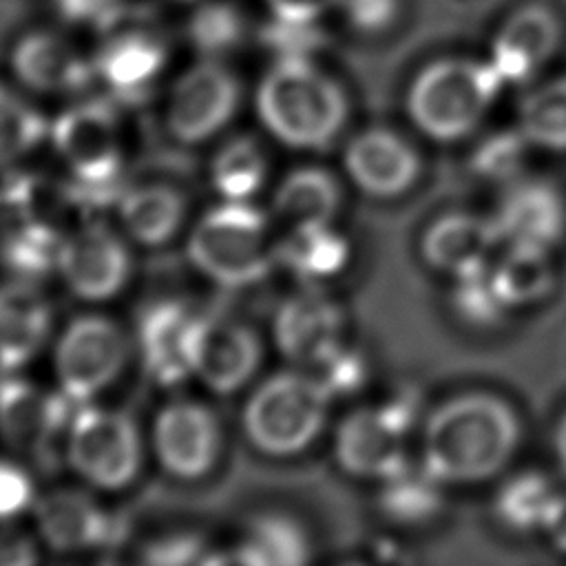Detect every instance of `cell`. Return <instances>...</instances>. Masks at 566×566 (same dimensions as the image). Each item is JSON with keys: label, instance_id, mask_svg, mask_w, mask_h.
Instances as JSON below:
<instances>
[{"label": "cell", "instance_id": "ab89813d", "mask_svg": "<svg viewBox=\"0 0 566 566\" xmlns=\"http://www.w3.org/2000/svg\"><path fill=\"white\" fill-rule=\"evenodd\" d=\"M352 27L365 33L385 31L398 13V0H343Z\"/></svg>", "mask_w": 566, "mask_h": 566}, {"label": "cell", "instance_id": "83f0119b", "mask_svg": "<svg viewBox=\"0 0 566 566\" xmlns=\"http://www.w3.org/2000/svg\"><path fill=\"white\" fill-rule=\"evenodd\" d=\"M349 256L345 239L332 226L290 228V234L279 245L283 265L303 279H323L336 274Z\"/></svg>", "mask_w": 566, "mask_h": 566}, {"label": "cell", "instance_id": "f1b7e54d", "mask_svg": "<svg viewBox=\"0 0 566 566\" xmlns=\"http://www.w3.org/2000/svg\"><path fill=\"white\" fill-rule=\"evenodd\" d=\"M493 285L506 307L531 305L553 287V265L548 252L533 248H506L491 270Z\"/></svg>", "mask_w": 566, "mask_h": 566}, {"label": "cell", "instance_id": "f35d334b", "mask_svg": "<svg viewBox=\"0 0 566 566\" xmlns=\"http://www.w3.org/2000/svg\"><path fill=\"white\" fill-rule=\"evenodd\" d=\"M35 504L29 473L13 462L0 460V522L20 515Z\"/></svg>", "mask_w": 566, "mask_h": 566}, {"label": "cell", "instance_id": "5bb4252c", "mask_svg": "<svg viewBox=\"0 0 566 566\" xmlns=\"http://www.w3.org/2000/svg\"><path fill=\"white\" fill-rule=\"evenodd\" d=\"M73 405L62 391L51 394L24 378L0 380V436L15 449L44 455L69 429Z\"/></svg>", "mask_w": 566, "mask_h": 566}, {"label": "cell", "instance_id": "30bf717a", "mask_svg": "<svg viewBox=\"0 0 566 566\" xmlns=\"http://www.w3.org/2000/svg\"><path fill=\"white\" fill-rule=\"evenodd\" d=\"M411 422L407 407L385 405L352 411L336 431L338 464L356 478H389L407 467L405 433Z\"/></svg>", "mask_w": 566, "mask_h": 566}, {"label": "cell", "instance_id": "5b68a950", "mask_svg": "<svg viewBox=\"0 0 566 566\" xmlns=\"http://www.w3.org/2000/svg\"><path fill=\"white\" fill-rule=\"evenodd\" d=\"M332 394L305 369L261 382L243 409V431L263 453L292 455L321 433Z\"/></svg>", "mask_w": 566, "mask_h": 566}, {"label": "cell", "instance_id": "2e32d148", "mask_svg": "<svg viewBox=\"0 0 566 566\" xmlns=\"http://www.w3.org/2000/svg\"><path fill=\"white\" fill-rule=\"evenodd\" d=\"M197 316L179 301H157L139 314L137 347L155 382L179 385L192 376L190 340Z\"/></svg>", "mask_w": 566, "mask_h": 566}, {"label": "cell", "instance_id": "8fae6325", "mask_svg": "<svg viewBox=\"0 0 566 566\" xmlns=\"http://www.w3.org/2000/svg\"><path fill=\"white\" fill-rule=\"evenodd\" d=\"M55 270L75 296L106 301L126 285L130 254L108 226L84 223L62 237Z\"/></svg>", "mask_w": 566, "mask_h": 566}, {"label": "cell", "instance_id": "1f68e13d", "mask_svg": "<svg viewBox=\"0 0 566 566\" xmlns=\"http://www.w3.org/2000/svg\"><path fill=\"white\" fill-rule=\"evenodd\" d=\"M559 493L539 473H520L509 480L495 500L497 517L513 531H544Z\"/></svg>", "mask_w": 566, "mask_h": 566}, {"label": "cell", "instance_id": "b9f144b4", "mask_svg": "<svg viewBox=\"0 0 566 566\" xmlns=\"http://www.w3.org/2000/svg\"><path fill=\"white\" fill-rule=\"evenodd\" d=\"M62 13L77 22H111L117 13V0H57Z\"/></svg>", "mask_w": 566, "mask_h": 566}, {"label": "cell", "instance_id": "7402d4cb", "mask_svg": "<svg viewBox=\"0 0 566 566\" xmlns=\"http://www.w3.org/2000/svg\"><path fill=\"white\" fill-rule=\"evenodd\" d=\"M51 334V305L29 281L0 285V369L15 371L40 354Z\"/></svg>", "mask_w": 566, "mask_h": 566}, {"label": "cell", "instance_id": "9a60e30c", "mask_svg": "<svg viewBox=\"0 0 566 566\" xmlns=\"http://www.w3.org/2000/svg\"><path fill=\"white\" fill-rule=\"evenodd\" d=\"M274 340L287 360L314 371L343 347L340 314L321 294H296L274 316Z\"/></svg>", "mask_w": 566, "mask_h": 566}, {"label": "cell", "instance_id": "ffe728a7", "mask_svg": "<svg viewBox=\"0 0 566 566\" xmlns=\"http://www.w3.org/2000/svg\"><path fill=\"white\" fill-rule=\"evenodd\" d=\"M559 38L555 13L542 4H526L497 31L491 64L502 82H526L553 57Z\"/></svg>", "mask_w": 566, "mask_h": 566}, {"label": "cell", "instance_id": "277c9868", "mask_svg": "<svg viewBox=\"0 0 566 566\" xmlns=\"http://www.w3.org/2000/svg\"><path fill=\"white\" fill-rule=\"evenodd\" d=\"M190 263L226 287L261 281L279 261L268 219L248 201H226L208 210L186 245Z\"/></svg>", "mask_w": 566, "mask_h": 566}, {"label": "cell", "instance_id": "60d3db41", "mask_svg": "<svg viewBox=\"0 0 566 566\" xmlns=\"http://www.w3.org/2000/svg\"><path fill=\"white\" fill-rule=\"evenodd\" d=\"M201 551V544L190 535H175L166 539L153 542L146 553L144 562L150 564H188L195 562Z\"/></svg>", "mask_w": 566, "mask_h": 566}, {"label": "cell", "instance_id": "e0dca14e", "mask_svg": "<svg viewBox=\"0 0 566 566\" xmlns=\"http://www.w3.org/2000/svg\"><path fill=\"white\" fill-rule=\"evenodd\" d=\"M349 179L371 197H398L413 186L420 172L416 150L387 128L358 133L343 155Z\"/></svg>", "mask_w": 566, "mask_h": 566}, {"label": "cell", "instance_id": "4dcf8cb0", "mask_svg": "<svg viewBox=\"0 0 566 566\" xmlns=\"http://www.w3.org/2000/svg\"><path fill=\"white\" fill-rule=\"evenodd\" d=\"M517 130L531 146L566 150V77L546 82L522 99Z\"/></svg>", "mask_w": 566, "mask_h": 566}, {"label": "cell", "instance_id": "ee69618b", "mask_svg": "<svg viewBox=\"0 0 566 566\" xmlns=\"http://www.w3.org/2000/svg\"><path fill=\"white\" fill-rule=\"evenodd\" d=\"M544 533L548 535V539L555 544V548L566 551V497L559 495L551 517L546 520Z\"/></svg>", "mask_w": 566, "mask_h": 566}, {"label": "cell", "instance_id": "4fadbf2b", "mask_svg": "<svg viewBox=\"0 0 566 566\" xmlns=\"http://www.w3.org/2000/svg\"><path fill=\"white\" fill-rule=\"evenodd\" d=\"M153 447L161 467L181 480L206 475L217 462L221 429L210 409L195 400H172L155 418Z\"/></svg>", "mask_w": 566, "mask_h": 566}, {"label": "cell", "instance_id": "bcb514c9", "mask_svg": "<svg viewBox=\"0 0 566 566\" xmlns=\"http://www.w3.org/2000/svg\"><path fill=\"white\" fill-rule=\"evenodd\" d=\"M555 453H557V462H559L562 471L566 473V413L555 429Z\"/></svg>", "mask_w": 566, "mask_h": 566}, {"label": "cell", "instance_id": "74e56055", "mask_svg": "<svg viewBox=\"0 0 566 566\" xmlns=\"http://www.w3.org/2000/svg\"><path fill=\"white\" fill-rule=\"evenodd\" d=\"M531 146L520 130L500 133L486 137L473 153V168L484 179L513 177L524 159V150Z\"/></svg>", "mask_w": 566, "mask_h": 566}, {"label": "cell", "instance_id": "44dd1931", "mask_svg": "<svg viewBox=\"0 0 566 566\" xmlns=\"http://www.w3.org/2000/svg\"><path fill=\"white\" fill-rule=\"evenodd\" d=\"M35 526L46 546L77 553L104 546L113 535V522L102 504L84 491L57 489L35 500Z\"/></svg>", "mask_w": 566, "mask_h": 566}, {"label": "cell", "instance_id": "9c48e42d", "mask_svg": "<svg viewBox=\"0 0 566 566\" xmlns=\"http://www.w3.org/2000/svg\"><path fill=\"white\" fill-rule=\"evenodd\" d=\"M239 104V82L214 60L190 66L172 86L166 124L181 144H201L217 135L234 115Z\"/></svg>", "mask_w": 566, "mask_h": 566}, {"label": "cell", "instance_id": "8d00e7d4", "mask_svg": "<svg viewBox=\"0 0 566 566\" xmlns=\"http://www.w3.org/2000/svg\"><path fill=\"white\" fill-rule=\"evenodd\" d=\"M190 35L201 51H226L241 38V18L230 4H206L195 13Z\"/></svg>", "mask_w": 566, "mask_h": 566}, {"label": "cell", "instance_id": "d590c367", "mask_svg": "<svg viewBox=\"0 0 566 566\" xmlns=\"http://www.w3.org/2000/svg\"><path fill=\"white\" fill-rule=\"evenodd\" d=\"M453 305L464 321L482 325V327L495 325L506 310V305L502 303V298L493 285L491 270L455 279Z\"/></svg>", "mask_w": 566, "mask_h": 566}, {"label": "cell", "instance_id": "7c38bea8", "mask_svg": "<svg viewBox=\"0 0 566 566\" xmlns=\"http://www.w3.org/2000/svg\"><path fill=\"white\" fill-rule=\"evenodd\" d=\"M261 365V340L245 323L228 316H197L190 367L214 394L241 389Z\"/></svg>", "mask_w": 566, "mask_h": 566}, {"label": "cell", "instance_id": "836d02e7", "mask_svg": "<svg viewBox=\"0 0 566 566\" xmlns=\"http://www.w3.org/2000/svg\"><path fill=\"white\" fill-rule=\"evenodd\" d=\"M438 480L424 464L422 469L402 467L398 473L385 478L382 506L389 517L400 522H420L431 517L440 506Z\"/></svg>", "mask_w": 566, "mask_h": 566}, {"label": "cell", "instance_id": "ac0fdd59", "mask_svg": "<svg viewBox=\"0 0 566 566\" xmlns=\"http://www.w3.org/2000/svg\"><path fill=\"white\" fill-rule=\"evenodd\" d=\"M491 219L506 248L548 252L566 230L564 201L544 181H520L511 186Z\"/></svg>", "mask_w": 566, "mask_h": 566}, {"label": "cell", "instance_id": "52a82bcc", "mask_svg": "<svg viewBox=\"0 0 566 566\" xmlns=\"http://www.w3.org/2000/svg\"><path fill=\"white\" fill-rule=\"evenodd\" d=\"M49 135L64 168L86 188H106L124 166L117 113L106 102H80L60 113Z\"/></svg>", "mask_w": 566, "mask_h": 566}, {"label": "cell", "instance_id": "d4e9b609", "mask_svg": "<svg viewBox=\"0 0 566 566\" xmlns=\"http://www.w3.org/2000/svg\"><path fill=\"white\" fill-rule=\"evenodd\" d=\"M117 217L130 239L142 245H164L181 228L184 197L166 184H142L126 190L117 203Z\"/></svg>", "mask_w": 566, "mask_h": 566}, {"label": "cell", "instance_id": "4316f807", "mask_svg": "<svg viewBox=\"0 0 566 566\" xmlns=\"http://www.w3.org/2000/svg\"><path fill=\"white\" fill-rule=\"evenodd\" d=\"M310 555L303 528L285 515L256 517L237 548V562L265 566H296Z\"/></svg>", "mask_w": 566, "mask_h": 566}, {"label": "cell", "instance_id": "cb8c5ba5", "mask_svg": "<svg viewBox=\"0 0 566 566\" xmlns=\"http://www.w3.org/2000/svg\"><path fill=\"white\" fill-rule=\"evenodd\" d=\"M166 51L161 42L142 31L117 33L95 57V73L117 93H142L161 73Z\"/></svg>", "mask_w": 566, "mask_h": 566}, {"label": "cell", "instance_id": "484cf974", "mask_svg": "<svg viewBox=\"0 0 566 566\" xmlns=\"http://www.w3.org/2000/svg\"><path fill=\"white\" fill-rule=\"evenodd\" d=\"M338 201V186L327 170L298 168L279 184L272 208L276 219L290 228H305L332 223Z\"/></svg>", "mask_w": 566, "mask_h": 566}, {"label": "cell", "instance_id": "3957f363", "mask_svg": "<svg viewBox=\"0 0 566 566\" xmlns=\"http://www.w3.org/2000/svg\"><path fill=\"white\" fill-rule=\"evenodd\" d=\"M502 84L491 62L442 57L413 77L407 113L431 139L455 142L475 130Z\"/></svg>", "mask_w": 566, "mask_h": 566}, {"label": "cell", "instance_id": "8992f818", "mask_svg": "<svg viewBox=\"0 0 566 566\" xmlns=\"http://www.w3.org/2000/svg\"><path fill=\"white\" fill-rule=\"evenodd\" d=\"M64 451L82 480L111 491L126 486L142 462V442L133 418L86 402L73 411Z\"/></svg>", "mask_w": 566, "mask_h": 566}, {"label": "cell", "instance_id": "7a4b0ae2", "mask_svg": "<svg viewBox=\"0 0 566 566\" xmlns=\"http://www.w3.org/2000/svg\"><path fill=\"white\" fill-rule=\"evenodd\" d=\"M256 111L265 128L294 148H325L347 119L343 88L307 57L285 55L261 80Z\"/></svg>", "mask_w": 566, "mask_h": 566}, {"label": "cell", "instance_id": "603a6c76", "mask_svg": "<svg viewBox=\"0 0 566 566\" xmlns=\"http://www.w3.org/2000/svg\"><path fill=\"white\" fill-rule=\"evenodd\" d=\"M11 66L22 84L42 93L80 91L95 71L73 44L46 31L24 35L11 53Z\"/></svg>", "mask_w": 566, "mask_h": 566}, {"label": "cell", "instance_id": "d6986e66", "mask_svg": "<svg viewBox=\"0 0 566 566\" xmlns=\"http://www.w3.org/2000/svg\"><path fill=\"white\" fill-rule=\"evenodd\" d=\"M493 219L469 212H449L436 219L422 234V259L455 279L489 270L493 250L500 245Z\"/></svg>", "mask_w": 566, "mask_h": 566}, {"label": "cell", "instance_id": "f546056e", "mask_svg": "<svg viewBox=\"0 0 566 566\" xmlns=\"http://www.w3.org/2000/svg\"><path fill=\"white\" fill-rule=\"evenodd\" d=\"M268 161L250 137H234L212 159L210 181L226 201H248L265 181Z\"/></svg>", "mask_w": 566, "mask_h": 566}, {"label": "cell", "instance_id": "7bdbcfd3", "mask_svg": "<svg viewBox=\"0 0 566 566\" xmlns=\"http://www.w3.org/2000/svg\"><path fill=\"white\" fill-rule=\"evenodd\" d=\"M336 0H268L272 13L279 20L290 22H316Z\"/></svg>", "mask_w": 566, "mask_h": 566}, {"label": "cell", "instance_id": "f6af8a7d", "mask_svg": "<svg viewBox=\"0 0 566 566\" xmlns=\"http://www.w3.org/2000/svg\"><path fill=\"white\" fill-rule=\"evenodd\" d=\"M33 553L22 537H0V562H31Z\"/></svg>", "mask_w": 566, "mask_h": 566}, {"label": "cell", "instance_id": "e575fe53", "mask_svg": "<svg viewBox=\"0 0 566 566\" xmlns=\"http://www.w3.org/2000/svg\"><path fill=\"white\" fill-rule=\"evenodd\" d=\"M49 135L46 119L0 86V168L31 153Z\"/></svg>", "mask_w": 566, "mask_h": 566}, {"label": "cell", "instance_id": "ba28073f", "mask_svg": "<svg viewBox=\"0 0 566 566\" xmlns=\"http://www.w3.org/2000/svg\"><path fill=\"white\" fill-rule=\"evenodd\" d=\"M126 356L128 343L115 321L95 314L75 318L53 354L60 391L73 405L88 402L119 376Z\"/></svg>", "mask_w": 566, "mask_h": 566}, {"label": "cell", "instance_id": "6da1fadb", "mask_svg": "<svg viewBox=\"0 0 566 566\" xmlns=\"http://www.w3.org/2000/svg\"><path fill=\"white\" fill-rule=\"evenodd\" d=\"M517 438V418L504 400L491 394H464L429 416L422 442L424 467L442 482H482L504 469Z\"/></svg>", "mask_w": 566, "mask_h": 566}, {"label": "cell", "instance_id": "d6a6232c", "mask_svg": "<svg viewBox=\"0 0 566 566\" xmlns=\"http://www.w3.org/2000/svg\"><path fill=\"white\" fill-rule=\"evenodd\" d=\"M62 237L51 223L24 219L22 226L13 228L0 248L2 263L15 272L22 281L46 274L57 268V252Z\"/></svg>", "mask_w": 566, "mask_h": 566}]
</instances>
